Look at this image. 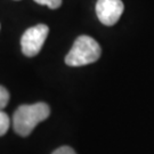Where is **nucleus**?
I'll use <instances>...</instances> for the list:
<instances>
[{
	"mask_svg": "<svg viewBox=\"0 0 154 154\" xmlns=\"http://www.w3.org/2000/svg\"><path fill=\"white\" fill-rule=\"evenodd\" d=\"M50 114L49 106L46 103L21 105L13 116V128L16 134L26 137L40 122L45 121Z\"/></svg>",
	"mask_w": 154,
	"mask_h": 154,
	"instance_id": "f257e3e1",
	"label": "nucleus"
},
{
	"mask_svg": "<svg viewBox=\"0 0 154 154\" xmlns=\"http://www.w3.org/2000/svg\"><path fill=\"white\" fill-rule=\"evenodd\" d=\"M100 53V46L95 39L89 35H80L66 55L65 63L69 66L88 65L98 61Z\"/></svg>",
	"mask_w": 154,
	"mask_h": 154,
	"instance_id": "f03ea898",
	"label": "nucleus"
},
{
	"mask_svg": "<svg viewBox=\"0 0 154 154\" xmlns=\"http://www.w3.org/2000/svg\"><path fill=\"white\" fill-rule=\"evenodd\" d=\"M49 33V28L46 24H38L28 29L21 38L23 54L28 57L38 55Z\"/></svg>",
	"mask_w": 154,
	"mask_h": 154,
	"instance_id": "7ed1b4c3",
	"label": "nucleus"
},
{
	"mask_svg": "<svg viewBox=\"0 0 154 154\" xmlns=\"http://www.w3.org/2000/svg\"><path fill=\"white\" fill-rule=\"evenodd\" d=\"M125 6L121 0H97L96 14L104 25L112 26L121 17Z\"/></svg>",
	"mask_w": 154,
	"mask_h": 154,
	"instance_id": "20e7f679",
	"label": "nucleus"
},
{
	"mask_svg": "<svg viewBox=\"0 0 154 154\" xmlns=\"http://www.w3.org/2000/svg\"><path fill=\"white\" fill-rule=\"evenodd\" d=\"M11 126V120L7 113L0 111V136H4L6 132L8 131Z\"/></svg>",
	"mask_w": 154,
	"mask_h": 154,
	"instance_id": "39448f33",
	"label": "nucleus"
},
{
	"mask_svg": "<svg viewBox=\"0 0 154 154\" xmlns=\"http://www.w3.org/2000/svg\"><path fill=\"white\" fill-rule=\"evenodd\" d=\"M8 102H9V93H8V90L5 87L0 86V111H2L5 109L7 104H8Z\"/></svg>",
	"mask_w": 154,
	"mask_h": 154,
	"instance_id": "423d86ee",
	"label": "nucleus"
},
{
	"mask_svg": "<svg viewBox=\"0 0 154 154\" xmlns=\"http://www.w3.org/2000/svg\"><path fill=\"white\" fill-rule=\"evenodd\" d=\"M39 5H44L49 7L50 9H57L62 5V0H34Z\"/></svg>",
	"mask_w": 154,
	"mask_h": 154,
	"instance_id": "0eeeda50",
	"label": "nucleus"
},
{
	"mask_svg": "<svg viewBox=\"0 0 154 154\" xmlns=\"http://www.w3.org/2000/svg\"><path fill=\"white\" fill-rule=\"evenodd\" d=\"M51 154H77V153L70 146H62V147H58L57 149H55Z\"/></svg>",
	"mask_w": 154,
	"mask_h": 154,
	"instance_id": "6e6552de",
	"label": "nucleus"
}]
</instances>
